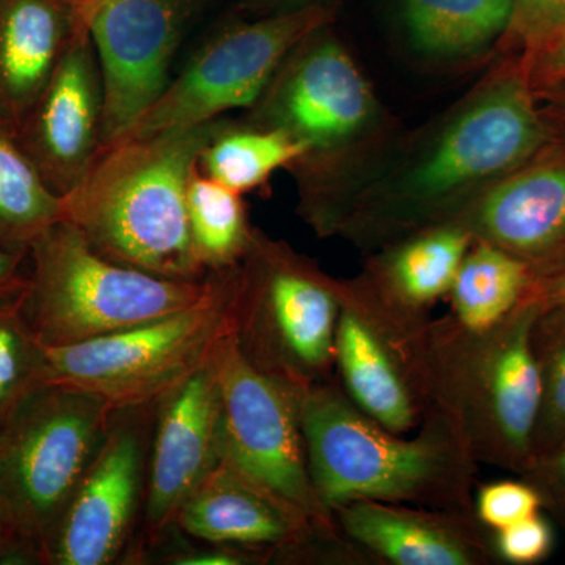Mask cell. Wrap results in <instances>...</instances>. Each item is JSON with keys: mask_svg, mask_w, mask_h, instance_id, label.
<instances>
[{"mask_svg": "<svg viewBox=\"0 0 565 565\" xmlns=\"http://www.w3.org/2000/svg\"><path fill=\"white\" fill-rule=\"evenodd\" d=\"M323 29L286 57L248 121L302 141L308 152L297 162L338 158L377 121L370 84L349 52L323 35Z\"/></svg>", "mask_w": 565, "mask_h": 565, "instance_id": "8fae6325", "label": "cell"}, {"mask_svg": "<svg viewBox=\"0 0 565 565\" xmlns=\"http://www.w3.org/2000/svg\"><path fill=\"white\" fill-rule=\"evenodd\" d=\"M102 70L87 29L77 28L39 99L18 129V145L55 195H68L102 145Z\"/></svg>", "mask_w": 565, "mask_h": 565, "instance_id": "5bb4252c", "label": "cell"}, {"mask_svg": "<svg viewBox=\"0 0 565 565\" xmlns=\"http://www.w3.org/2000/svg\"><path fill=\"white\" fill-rule=\"evenodd\" d=\"M338 531L364 556L393 565H489L492 531L475 512L355 500L333 511Z\"/></svg>", "mask_w": 565, "mask_h": 565, "instance_id": "2e32d148", "label": "cell"}, {"mask_svg": "<svg viewBox=\"0 0 565 565\" xmlns=\"http://www.w3.org/2000/svg\"><path fill=\"white\" fill-rule=\"evenodd\" d=\"M204 2L70 0L102 70V145L121 136L166 90L185 29Z\"/></svg>", "mask_w": 565, "mask_h": 565, "instance_id": "7c38bea8", "label": "cell"}, {"mask_svg": "<svg viewBox=\"0 0 565 565\" xmlns=\"http://www.w3.org/2000/svg\"><path fill=\"white\" fill-rule=\"evenodd\" d=\"M245 557L230 550H214V552L195 553V555L182 556L177 561L181 565H237L243 564Z\"/></svg>", "mask_w": 565, "mask_h": 565, "instance_id": "74e56055", "label": "cell"}, {"mask_svg": "<svg viewBox=\"0 0 565 565\" xmlns=\"http://www.w3.org/2000/svg\"><path fill=\"white\" fill-rule=\"evenodd\" d=\"M527 294L544 307L545 305L565 302V264L556 273L535 278Z\"/></svg>", "mask_w": 565, "mask_h": 565, "instance_id": "d590c367", "label": "cell"}, {"mask_svg": "<svg viewBox=\"0 0 565 565\" xmlns=\"http://www.w3.org/2000/svg\"><path fill=\"white\" fill-rule=\"evenodd\" d=\"M239 267L237 338L248 359L292 392L326 382L334 362L340 281L258 230Z\"/></svg>", "mask_w": 565, "mask_h": 565, "instance_id": "ba28073f", "label": "cell"}, {"mask_svg": "<svg viewBox=\"0 0 565 565\" xmlns=\"http://www.w3.org/2000/svg\"><path fill=\"white\" fill-rule=\"evenodd\" d=\"M143 446L131 427L106 440L40 550L39 564L104 565L120 553L139 503Z\"/></svg>", "mask_w": 565, "mask_h": 565, "instance_id": "9a60e30c", "label": "cell"}, {"mask_svg": "<svg viewBox=\"0 0 565 565\" xmlns=\"http://www.w3.org/2000/svg\"><path fill=\"white\" fill-rule=\"evenodd\" d=\"M340 318L334 362L345 396L362 414L396 434L414 433L423 423L422 405L397 362L396 353L370 319L349 302L338 282Z\"/></svg>", "mask_w": 565, "mask_h": 565, "instance_id": "ffe728a7", "label": "cell"}, {"mask_svg": "<svg viewBox=\"0 0 565 565\" xmlns=\"http://www.w3.org/2000/svg\"><path fill=\"white\" fill-rule=\"evenodd\" d=\"M29 256L7 250L0 245V300H13L28 292L31 278L22 270Z\"/></svg>", "mask_w": 565, "mask_h": 565, "instance_id": "e575fe53", "label": "cell"}, {"mask_svg": "<svg viewBox=\"0 0 565 565\" xmlns=\"http://www.w3.org/2000/svg\"><path fill=\"white\" fill-rule=\"evenodd\" d=\"M533 87L565 81V32L522 63Z\"/></svg>", "mask_w": 565, "mask_h": 565, "instance_id": "d6a6232c", "label": "cell"}, {"mask_svg": "<svg viewBox=\"0 0 565 565\" xmlns=\"http://www.w3.org/2000/svg\"><path fill=\"white\" fill-rule=\"evenodd\" d=\"M565 32V0H512L508 33L525 50L541 51Z\"/></svg>", "mask_w": 565, "mask_h": 565, "instance_id": "f546056e", "label": "cell"}, {"mask_svg": "<svg viewBox=\"0 0 565 565\" xmlns=\"http://www.w3.org/2000/svg\"><path fill=\"white\" fill-rule=\"evenodd\" d=\"M225 118L147 139L103 145L63 199L62 221L110 262L173 278L203 280L188 215V188Z\"/></svg>", "mask_w": 565, "mask_h": 565, "instance_id": "3957f363", "label": "cell"}, {"mask_svg": "<svg viewBox=\"0 0 565 565\" xmlns=\"http://www.w3.org/2000/svg\"><path fill=\"white\" fill-rule=\"evenodd\" d=\"M475 241L456 225H437L385 247L363 281L390 307L427 315L451 289L460 264Z\"/></svg>", "mask_w": 565, "mask_h": 565, "instance_id": "44dd1931", "label": "cell"}, {"mask_svg": "<svg viewBox=\"0 0 565 565\" xmlns=\"http://www.w3.org/2000/svg\"><path fill=\"white\" fill-rule=\"evenodd\" d=\"M294 393L311 482L332 514L355 500L475 512L478 463L440 419L424 416L415 437H405L327 382Z\"/></svg>", "mask_w": 565, "mask_h": 565, "instance_id": "277c9868", "label": "cell"}, {"mask_svg": "<svg viewBox=\"0 0 565 565\" xmlns=\"http://www.w3.org/2000/svg\"><path fill=\"white\" fill-rule=\"evenodd\" d=\"M24 315L41 348H63L180 313L222 288L228 269L173 280L99 255L76 226L58 221L29 250Z\"/></svg>", "mask_w": 565, "mask_h": 565, "instance_id": "5b68a950", "label": "cell"}, {"mask_svg": "<svg viewBox=\"0 0 565 565\" xmlns=\"http://www.w3.org/2000/svg\"><path fill=\"white\" fill-rule=\"evenodd\" d=\"M252 9L263 11L264 14L278 13V11H286L299 9V7L310 6L311 0H248Z\"/></svg>", "mask_w": 565, "mask_h": 565, "instance_id": "f35d334b", "label": "cell"}, {"mask_svg": "<svg viewBox=\"0 0 565 565\" xmlns=\"http://www.w3.org/2000/svg\"><path fill=\"white\" fill-rule=\"evenodd\" d=\"M222 394V460L282 501L315 530L337 534L319 500L305 449L296 393L248 359L237 333L214 359Z\"/></svg>", "mask_w": 565, "mask_h": 565, "instance_id": "30bf717a", "label": "cell"}, {"mask_svg": "<svg viewBox=\"0 0 565 565\" xmlns=\"http://www.w3.org/2000/svg\"><path fill=\"white\" fill-rule=\"evenodd\" d=\"M188 215L196 258L207 273L241 263L253 233L241 193L212 180L199 166L189 181Z\"/></svg>", "mask_w": 565, "mask_h": 565, "instance_id": "484cf974", "label": "cell"}, {"mask_svg": "<svg viewBox=\"0 0 565 565\" xmlns=\"http://www.w3.org/2000/svg\"><path fill=\"white\" fill-rule=\"evenodd\" d=\"M542 307L527 294L492 329L424 315L404 318L390 333L423 415L444 422L478 465L520 475L530 462L541 405L531 332Z\"/></svg>", "mask_w": 565, "mask_h": 565, "instance_id": "7a4b0ae2", "label": "cell"}, {"mask_svg": "<svg viewBox=\"0 0 565 565\" xmlns=\"http://www.w3.org/2000/svg\"><path fill=\"white\" fill-rule=\"evenodd\" d=\"M446 223L522 259L535 278L556 273L565 264V145L553 141Z\"/></svg>", "mask_w": 565, "mask_h": 565, "instance_id": "4fadbf2b", "label": "cell"}, {"mask_svg": "<svg viewBox=\"0 0 565 565\" xmlns=\"http://www.w3.org/2000/svg\"><path fill=\"white\" fill-rule=\"evenodd\" d=\"M221 433L222 394L211 360L163 399L147 498L151 535L172 525L184 501L221 463Z\"/></svg>", "mask_w": 565, "mask_h": 565, "instance_id": "e0dca14e", "label": "cell"}, {"mask_svg": "<svg viewBox=\"0 0 565 565\" xmlns=\"http://www.w3.org/2000/svg\"><path fill=\"white\" fill-rule=\"evenodd\" d=\"M174 522L185 533L211 544L289 548L303 545L315 535L329 534L315 530L273 493L223 460L184 501Z\"/></svg>", "mask_w": 565, "mask_h": 565, "instance_id": "ac0fdd59", "label": "cell"}, {"mask_svg": "<svg viewBox=\"0 0 565 565\" xmlns=\"http://www.w3.org/2000/svg\"><path fill=\"white\" fill-rule=\"evenodd\" d=\"M498 559L515 565L542 563L552 555L555 534L545 516L535 514L497 531L493 535Z\"/></svg>", "mask_w": 565, "mask_h": 565, "instance_id": "4dcf8cb0", "label": "cell"}, {"mask_svg": "<svg viewBox=\"0 0 565 565\" xmlns=\"http://www.w3.org/2000/svg\"><path fill=\"white\" fill-rule=\"evenodd\" d=\"M307 152L302 141L281 129L223 120L202 152L200 170L243 195L262 188L278 169H291Z\"/></svg>", "mask_w": 565, "mask_h": 565, "instance_id": "cb8c5ba5", "label": "cell"}, {"mask_svg": "<svg viewBox=\"0 0 565 565\" xmlns=\"http://www.w3.org/2000/svg\"><path fill=\"white\" fill-rule=\"evenodd\" d=\"M2 423H3V416L0 415V427H2Z\"/></svg>", "mask_w": 565, "mask_h": 565, "instance_id": "ab89813d", "label": "cell"}, {"mask_svg": "<svg viewBox=\"0 0 565 565\" xmlns=\"http://www.w3.org/2000/svg\"><path fill=\"white\" fill-rule=\"evenodd\" d=\"M534 280L522 259L475 241L448 292L451 316L465 329H492L525 300Z\"/></svg>", "mask_w": 565, "mask_h": 565, "instance_id": "603a6c76", "label": "cell"}, {"mask_svg": "<svg viewBox=\"0 0 565 565\" xmlns=\"http://www.w3.org/2000/svg\"><path fill=\"white\" fill-rule=\"evenodd\" d=\"M114 411L57 386L29 393L0 427V508L28 556L40 550L109 434Z\"/></svg>", "mask_w": 565, "mask_h": 565, "instance_id": "52a82bcc", "label": "cell"}, {"mask_svg": "<svg viewBox=\"0 0 565 565\" xmlns=\"http://www.w3.org/2000/svg\"><path fill=\"white\" fill-rule=\"evenodd\" d=\"M76 28L70 0H0V128L17 136Z\"/></svg>", "mask_w": 565, "mask_h": 565, "instance_id": "d6986e66", "label": "cell"}, {"mask_svg": "<svg viewBox=\"0 0 565 565\" xmlns=\"http://www.w3.org/2000/svg\"><path fill=\"white\" fill-rule=\"evenodd\" d=\"M24 296L0 300V415L3 418L39 388L43 348L25 318Z\"/></svg>", "mask_w": 565, "mask_h": 565, "instance_id": "83f0119b", "label": "cell"}, {"mask_svg": "<svg viewBox=\"0 0 565 565\" xmlns=\"http://www.w3.org/2000/svg\"><path fill=\"white\" fill-rule=\"evenodd\" d=\"M0 564H29L28 556L14 537L2 508H0Z\"/></svg>", "mask_w": 565, "mask_h": 565, "instance_id": "8d00e7d4", "label": "cell"}, {"mask_svg": "<svg viewBox=\"0 0 565 565\" xmlns=\"http://www.w3.org/2000/svg\"><path fill=\"white\" fill-rule=\"evenodd\" d=\"M62 217V196L44 184L13 134L0 128V245L29 256L32 244Z\"/></svg>", "mask_w": 565, "mask_h": 565, "instance_id": "d4e9b609", "label": "cell"}, {"mask_svg": "<svg viewBox=\"0 0 565 565\" xmlns=\"http://www.w3.org/2000/svg\"><path fill=\"white\" fill-rule=\"evenodd\" d=\"M332 17L329 7L310 3L218 32L110 143L195 128L226 111L255 106L286 57Z\"/></svg>", "mask_w": 565, "mask_h": 565, "instance_id": "9c48e42d", "label": "cell"}, {"mask_svg": "<svg viewBox=\"0 0 565 565\" xmlns=\"http://www.w3.org/2000/svg\"><path fill=\"white\" fill-rule=\"evenodd\" d=\"M533 88L553 140L565 145V81Z\"/></svg>", "mask_w": 565, "mask_h": 565, "instance_id": "836d02e7", "label": "cell"}, {"mask_svg": "<svg viewBox=\"0 0 565 565\" xmlns=\"http://www.w3.org/2000/svg\"><path fill=\"white\" fill-rule=\"evenodd\" d=\"M553 141L525 68L511 66L381 169L302 185L300 212L322 236L385 248L441 225Z\"/></svg>", "mask_w": 565, "mask_h": 565, "instance_id": "6da1fadb", "label": "cell"}, {"mask_svg": "<svg viewBox=\"0 0 565 565\" xmlns=\"http://www.w3.org/2000/svg\"><path fill=\"white\" fill-rule=\"evenodd\" d=\"M241 267L210 299L122 332L43 348L39 386L87 394L111 411L162 403L239 332Z\"/></svg>", "mask_w": 565, "mask_h": 565, "instance_id": "8992f818", "label": "cell"}, {"mask_svg": "<svg viewBox=\"0 0 565 565\" xmlns=\"http://www.w3.org/2000/svg\"><path fill=\"white\" fill-rule=\"evenodd\" d=\"M531 348L541 379V405L531 451L534 459L565 441V302L542 307L531 332Z\"/></svg>", "mask_w": 565, "mask_h": 565, "instance_id": "4316f807", "label": "cell"}, {"mask_svg": "<svg viewBox=\"0 0 565 565\" xmlns=\"http://www.w3.org/2000/svg\"><path fill=\"white\" fill-rule=\"evenodd\" d=\"M520 476L537 490L544 509L565 527V441L531 459Z\"/></svg>", "mask_w": 565, "mask_h": 565, "instance_id": "1f68e13d", "label": "cell"}, {"mask_svg": "<svg viewBox=\"0 0 565 565\" xmlns=\"http://www.w3.org/2000/svg\"><path fill=\"white\" fill-rule=\"evenodd\" d=\"M542 509L541 494L525 479L490 482L479 489L475 503L476 516L492 533L539 514Z\"/></svg>", "mask_w": 565, "mask_h": 565, "instance_id": "f1b7e54d", "label": "cell"}, {"mask_svg": "<svg viewBox=\"0 0 565 565\" xmlns=\"http://www.w3.org/2000/svg\"><path fill=\"white\" fill-rule=\"evenodd\" d=\"M405 33L423 57H475L508 33L512 0H401Z\"/></svg>", "mask_w": 565, "mask_h": 565, "instance_id": "7402d4cb", "label": "cell"}]
</instances>
